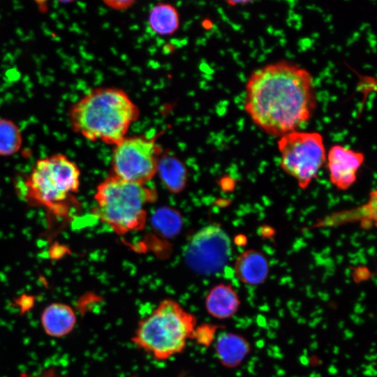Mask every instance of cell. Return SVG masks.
Masks as SVG:
<instances>
[{
	"label": "cell",
	"mask_w": 377,
	"mask_h": 377,
	"mask_svg": "<svg viewBox=\"0 0 377 377\" xmlns=\"http://www.w3.org/2000/svg\"><path fill=\"white\" fill-rule=\"evenodd\" d=\"M317 105L313 78L306 68L281 60L256 70L245 87L244 110L263 132L281 137L296 131Z\"/></svg>",
	"instance_id": "cell-1"
},
{
	"label": "cell",
	"mask_w": 377,
	"mask_h": 377,
	"mask_svg": "<svg viewBox=\"0 0 377 377\" xmlns=\"http://www.w3.org/2000/svg\"><path fill=\"white\" fill-rule=\"evenodd\" d=\"M140 116L138 107L124 90L97 87L74 103L68 110L73 131L84 138L115 145L126 137Z\"/></svg>",
	"instance_id": "cell-2"
},
{
	"label": "cell",
	"mask_w": 377,
	"mask_h": 377,
	"mask_svg": "<svg viewBox=\"0 0 377 377\" xmlns=\"http://www.w3.org/2000/svg\"><path fill=\"white\" fill-rule=\"evenodd\" d=\"M196 327L193 314L176 300L165 298L138 322L131 340L154 359L164 361L185 349Z\"/></svg>",
	"instance_id": "cell-3"
},
{
	"label": "cell",
	"mask_w": 377,
	"mask_h": 377,
	"mask_svg": "<svg viewBox=\"0 0 377 377\" xmlns=\"http://www.w3.org/2000/svg\"><path fill=\"white\" fill-rule=\"evenodd\" d=\"M156 198V191L145 184L110 175L97 186L92 213L116 233L124 235L144 228L146 207Z\"/></svg>",
	"instance_id": "cell-4"
},
{
	"label": "cell",
	"mask_w": 377,
	"mask_h": 377,
	"mask_svg": "<svg viewBox=\"0 0 377 377\" xmlns=\"http://www.w3.org/2000/svg\"><path fill=\"white\" fill-rule=\"evenodd\" d=\"M80 185V170L77 165L61 154L42 158L36 161L26 182L28 198L55 212L64 207Z\"/></svg>",
	"instance_id": "cell-5"
},
{
	"label": "cell",
	"mask_w": 377,
	"mask_h": 377,
	"mask_svg": "<svg viewBox=\"0 0 377 377\" xmlns=\"http://www.w3.org/2000/svg\"><path fill=\"white\" fill-rule=\"evenodd\" d=\"M277 147L281 169L293 177L301 188L306 189L326 161L323 135L316 131L296 130L279 137Z\"/></svg>",
	"instance_id": "cell-6"
},
{
	"label": "cell",
	"mask_w": 377,
	"mask_h": 377,
	"mask_svg": "<svg viewBox=\"0 0 377 377\" xmlns=\"http://www.w3.org/2000/svg\"><path fill=\"white\" fill-rule=\"evenodd\" d=\"M161 154V148L154 138L126 136L114 146L112 175L128 182L146 184L156 174Z\"/></svg>",
	"instance_id": "cell-7"
},
{
	"label": "cell",
	"mask_w": 377,
	"mask_h": 377,
	"mask_svg": "<svg viewBox=\"0 0 377 377\" xmlns=\"http://www.w3.org/2000/svg\"><path fill=\"white\" fill-rule=\"evenodd\" d=\"M230 239L219 226L212 224L198 231L187 243L184 256L188 266L202 274L218 272L231 254Z\"/></svg>",
	"instance_id": "cell-8"
},
{
	"label": "cell",
	"mask_w": 377,
	"mask_h": 377,
	"mask_svg": "<svg viewBox=\"0 0 377 377\" xmlns=\"http://www.w3.org/2000/svg\"><path fill=\"white\" fill-rule=\"evenodd\" d=\"M330 180L339 190H347L356 181L364 154L341 145L332 146L326 155Z\"/></svg>",
	"instance_id": "cell-9"
},
{
	"label": "cell",
	"mask_w": 377,
	"mask_h": 377,
	"mask_svg": "<svg viewBox=\"0 0 377 377\" xmlns=\"http://www.w3.org/2000/svg\"><path fill=\"white\" fill-rule=\"evenodd\" d=\"M40 322L45 334L52 338L61 339L70 334L77 324V315L69 304L54 302L41 311Z\"/></svg>",
	"instance_id": "cell-10"
},
{
	"label": "cell",
	"mask_w": 377,
	"mask_h": 377,
	"mask_svg": "<svg viewBox=\"0 0 377 377\" xmlns=\"http://www.w3.org/2000/svg\"><path fill=\"white\" fill-rule=\"evenodd\" d=\"M213 344L216 358L228 369L239 367L251 350V346L245 337L232 332L221 333L216 337Z\"/></svg>",
	"instance_id": "cell-11"
},
{
	"label": "cell",
	"mask_w": 377,
	"mask_h": 377,
	"mask_svg": "<svg viewBox=\"0 0 377 377\" xmlns=\"http://www.w3.org/2000/svg\"><path fill=\"white\" fill-rule=\"evenodd\" d=\"M241 301L235 289L229 283H221L213 286L205 298V308L212 317L226 320L239 310Z\"/></svg>",
	"instance_id": "cell-12"
},
{
	"label": "cell",
	"mask_w": 377,
	"mask_h": 377,
	"mask_svg": "<svg viewBox=\"0 0 377 377\" xmlns=\"http://www.w3.org/2000/svg\"><path fill=\"white\" fill-rule=\"evenodd\" d=\"M235 273L238 279L247 286H258L267 278L269 262L260 251L249 249L238 256L234 264Z\"/></svg>",
	"instance_id": "cell-13"
},
{
	"label": "cell",
	"mask_w": 377,
	"mask_h": 377,
	"mask_svg": "<svg viewBox=\"0 0 377 377\" xmlns=\"http://www.w3.org/2000/svg\"><path fill=\"white\" fill-rule=\"evenodd\" d=\"M156 173L166 188L172 193L181 192L186 185V167L178 158L172 155L161 154Z\"/></svg>",
	"instance_id": "cell-14"
},
{
	"label": "cell",
	"mask_w": 377,
	"mask_h": 377,
	"mask_svg": "<svg viewBox=\"0 0 377 377\" xmlns=\"http://www.w3.org/2000/svg\"><path fill=\"white\" fill-rule=\"evenodd\" d=\"M180 17L175 6L168 3H158L149 10L148 25L159 36H170L179 29Z\"/></svg>",
	"instance_id": "cell-15"
},
{
	"label": "cell",
	"mask_w": 377,
	"mask_h": 377,
	"mask_svg": "<svg viewBox=\"0 0 377 377\" xmlns=\"http://www.w3.org/2000/svg\"><path fill=\"white\" fill-rule=\"evenodd\" d=\"M22 141L20 127L10 119L0 118V156H9L17 153Z\"/></svg>",
	"instance_id": "cell-16"
},
{
	"label": "cell",
	"mask_w": 377,
	"mask_h": 377,
	"mask_svg": "<svg viewBox=\"0 0 377 377\" xmlns=\"http://www.w3.org/2000/svg\"><path fill=\"white\" fill-rule=\"evenodd\" d=\"M155 227L165 235H175L182 226L180 215L171 208L163 207L156 210L152 216Z\"/></svg>",
	"instance_id": "cell-17"
},
{
	"label": "cell",
	"mask_w": 377,
	"mask_h": 377,
	"mask_svg": "<svg viewBox=\"0 0 377 377\" xmlns=\"http://www.w3.org/2000/svg\"><path fill=\"white\" fill-rule=\"evenodd\" d=\"M219 326L212 324H204L196 327L193 335V339L204 346L214 343Z\"/></svg>",
	"instance_id": "cell-18"
},
{
	"label": "cell",
	"mask_w": 377,
	"mask_h": 377,
	"mask_svg": "<svg viewBox=\"0 0 377 377\" xmlns=\"http://www.w3.org/2000/svg\"><path fill=\"white\" fill-rule=\"evenodd\" d=\"M17 377H68L55 366H49L36 374L28 372L20 373Z\"/></svg>",
	"instance_id": "cell-19"
},
{
	"label": "cell",
	"mask_w": 377,
	"mask_h": 377,
	"mask_svg": "<svg viewBox=\"0 0 377 377\" xmlns=\"http://www.w3.org/2000/svg\"><path fill=\"white\" fill-rule=\"evenodd\" d=\"M135 3L133 0H108L104 3L109 8L114 10H126Z\"/></svg>",
	"instance_id": "cell-20"
},
{
	"label": "cell",
	"mask_w": 377,
	"mask_h": 377,
	"mask_svg": "<svg viewBox=\"0 0 377 377\" xmlns=\"http://www.w3.org/2000/svg\"><path fill=\"white\" fill-rule=\"evenodd\" d=\"M250 1H227V3L231 6H237L239 3L244 4V3H248Z\"/></svg>",
	"instance_id": "cell-21"
}]
</instances>
